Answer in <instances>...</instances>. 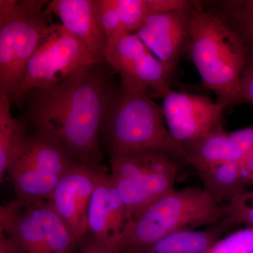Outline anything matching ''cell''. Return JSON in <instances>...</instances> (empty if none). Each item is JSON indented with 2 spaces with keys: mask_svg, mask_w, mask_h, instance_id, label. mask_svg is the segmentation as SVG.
Returning <instances> with one entry per match:
<instances>
[{
  "mask_svg": "<svg viewBox=\"0 0 253 253\" xmlns=\"http://www.w3.org/2000/svg\"><path fill=\"white\" fill-rule=\"evenodd\" d=\"M104 62L75 73L54 87L27 96L31 100L30 121L36 130L57 141L79 163L99 170L101 126L118 89L104 72Z\"/></svg>",
  "mask_w": 253,
  "mask_h": 253,
  "instance_id": "6da1fadb",
  "label": "cell"
},
{
  "mask_svg": "<svg viewBox=\"0 0 253 253\" xmlns=\"http://www.w3.org/2000/svg\"><path fill=\"white\" fill-rule=\"evenodd\" d=\"M186 55L217 102L227 108L246 103L241 81L249 51L235 32L201 1L193 2Z\"/></svg>",
  "mask_w": 253,
  "mask_h": 253,
  "instance_id": "7a4b0ae2",
  "label": "cell"
},
{
  "mask_svg": "<svg viewBox=\"0 0 253 253\" xmlns=\"http://www.w3.org/2000/svg\"><path fill=\"white\" fill-rule=\"evenodd\" d=\"M228 215L227 205L216 202L204 188L174 189L126 221L108 248L112 253L133 252L179 231L214 225Z\"/></svg>",
  "mask_w": 253,
  "mask_h": 253,
  "instance_id": "3957f363",
  "label": "cell"
},
{
  "mask_svg": "<svg viewBox=\"0 0 253 253\" xmlns=\"http://www.w3.org/2000/svg\"><path fill=\"white\" fill-rule=\"evenodd\" d=\"M101 134L110 156L148 151L166 155L179 164H189L184 148L168 130L162 106L148 92L118 88L105 114Z\"/></svg>",
  "mask_w": 253,
  "mask_h": 253,
  "instance_id": "277c9868",
  "label": "cell"
},
{
  "mask_svg": "<svg viewBox=\"0 0 253 253\" xmlns=\"http://www.w3.org/2000/svg\"><path fill=\"white\" fill-rule=\"evenodd\" d=\"M42 0L0 1V91L14 95L51 23Z\"/></svg>",
  "mask_w": 253,
  "mask_h": 253,
  "instance_id": "5b68a950",
  "label": "cell"
},
{
  "mask_svg": "<svg viewBox=\"0 0 253 253\" xmlns=\"http://www.w3.org/2000/svg\"><path fill=\"white\" fill-rule=\"evenodd\" d=\"M0 234L14 253H78L79 243L56 214L49 200L18 201L0 208Z\"/></svg>",
  "mask_w": 253,
  "mask_h": 253,
  "instance_id": "8992f818",
  "label": "cell"
},
{
  "mask_svg": "<svg viewBox=\"0 0 253 253\" xmlns=\"http://www.w3.org/2000/svg\"><path fill=\"white\" fill-rule=\"evenodd\" d=\"M111 179L127 221L174 189L179 163L166 155L134 151L110 156Z\"/></svg>",
  "mask_w": 253,
  "mask_h": 253,
  "instance_id": "52a82bcc",
  "label": "cell"
},
{
  "mask_svg": "<svg viewBox=\"0 0 253 253\" xmlns=\"http://www.w3.org/2000/svg\"><path fill=\"white\" fill-rule=\"evenodd\" d=\"M64 147L41 131L28 136L8 169L16 201L49 200L55 188L77 162Z\"/></svg>",
  "mask_w": 253,
  "mask_h": 253,
  "instance_id": "ba28073f",
  "label": "cell"
},
{
  "mask_svg": "<svg viewBox=\"0 0 253 253\" xmlns=\"http://www.w3.org/2000/svg\"><path fill=\"white\" fill-rule=\"evenodd\" d=\"M101 62L63 25L52 23L11 99L21 104L30 93L54 87L75 73Z\"/></svg>",
  "mask_w": 253,
  "mask_h": 253,
  "instance_id": "9c48e42d",
  "label": "cell"
},
{
  "mask_svg": "<svg viewBox=\"0 0 253 253\" xmlns=\"http://www.w3.org/2000/svg\"><path fill=\"white\" fill-rule=\"evenodd\" d=\"M104 60L119 75L123 90L163 98L172 89V75L134 33L108 41Z\"/></svg>",
  "mask_w": 253,
  "mask_h": 253,
  "instance_id": "30bf717a",
  "label": "cell"
},
{
  "mask_svg": "<svg viewBox=\"0 0 253 253\" xmlns=\"http://www.w3.org/2000/svg\"><path fill=\"white\" fill-rule=\"evenodd\" d=\"M163 99L168 130L181 146L224 128V113L227 107L207 95L171 89Z\"/></svg>",
  "mask_w": 253,
  "mask_h": 253,
  "instance_id": "8fae6325",
  "label": "cell"
},
{
  "mask_svg": "<svg viewBox=\"0 0 253 253\" xmlns=\"http://www.w3.org/2000/svg\"><path fill=\"white\" fill-rule=\"evenodd\" d=\"M193 2L186 1L174 11L150 15L134 33L172 76L186 55Z\"/></svg>",
  "mask_w": 253,
  "mask_h": 253,
  "instance_id": "7c38bea8",
  "label": "cell"
},
{
  "mask_svg": "<svg viewBox=\"0 0 253 253\" xmlns=\"http://www.w3.org/2000/svg\"><path fill=\"white\" fill-rule=\"evenodd\" d=\"M101 172L76 163L61 178L49 200L79 244L89 234L88 209Z\"/></svg>",
  "mask_w": 253,
  "mask_h": 253,
  "instance_id": "4fadbf2b",
  "label": "cell"
},
{
  "mask_svg": "<svg viewBox=\"0 0 253 253\" xmlns=\"http://www.w3.org/2000/svg\"><path fill=\"white\" fill-rule=\"evenodd\" d=\"M89 233L109 247L127 221L126 206L111 176L101 172L87 213Z\"/></svg>",
  "mask_w": 253,
  "mask_h": 253,
  "instance_id": "5bb4252c",
  "label": "cell"
},
{
  "mask_svg": "<svg viewBox=\"0 0 253 253\" xmlns=\"http://www.w3.org/2000/svg\"><path fill=\"white\" fill-rule=\"evenodd\" d=\"M61 25L81 42L91 55L105 61L108 41L100 26L92 0H53L46 6Z\"/></svg>",
  "mask_w": 253,
  "mask_h": 253,
  "instance_id": "9a60e30c",
  "label": "cell"
},
{
  "mask_svg": "<svg viewBox=\"0 0 253 253\" xmlns=\"http://www.w3.org/2000/svg\"><path fill=\"white\" fill-rule=\"evenodd\" d=\"M233 226L234 224L225 219L204 230L178 231L148 247L129 253H204Z\"/></svg>",
  "mask_w": 253,
  "mask_h": 253,
  "instance_id": "2e32d148",
  "label": "cell"
},
{
  "mask_svg": "<svg viewBox=\"0 0 253 253\" xmlns=\"http://www.w3.org/2000/svg\"><path fill=\"white\" fill-rule=\"evenodd\" d=\"M204 189L216 202H229L246 191L249 185L245 178L242 163L236 161L221 163L198 169Z\"/></svg>",
  "mask_w": 253,
  "mask_h": 253,
  "instance_id": "e0dca14e",
  "label": "cell"
},
{
  "mask_svg": "<svg viewBox=\"0 0 253 253\" xmlns=\"http://www.w3.org/2000/svg\"><path fill=\"white\" fill-rule=\"evenodd\" d=\"M182 146L189 164L196 170L229 161L238 162L230 134L224 128L211 131Z\"/></svg>",
  "mask_w": 253,
  "mask_h": 253,
  "instance_id": "ac0fdd59",
  "label": "cell"
},
{
  "mask_svg": "<svg viewBox=\"0 0 253 253\" xmlns=\"http://www.w3.org/2000/svg\"><path fill=\"white\" fill-rule=\"evenodd\" d=\"M10 98L0 91V178L2 180L10 165L27 139L26 123L13 117Z\"/></svg>",
  "mask_w": 253,
  "mask_h": 253,
  "instance_id": "d6986e66",
  "label": "cell"
},
{
  "mask_svg": "<svg viewBox=\"0 0 253 253\" xmlns=\"http://www.w3.org/2000/svg\"><path fill=\"white\" fill-rule=\"evenodd\" d=\"M212 4L209 9L240 37L249 55H253V0L221 1Z\"/></svg>",
  "mask_w": 253,
  "mask_h": 253,
  "instance_id": "ffe728a7",
  "label": "cell"
},
{
  "mask_svg": "<svg viewBox=\"0 0 253 253\" xmlns=\"http://www.w3.org/2000/svg\"><path fill=\"white\" fill-rule=\"evenodd\" d=\"M126 33H135L152 14L149 0H113Z\"/></svg>",
  "mask_w": 253,
  "mask_h": 253,
  "instance_id": "44dd1931",
  "label": "cell"
},
{
  "mask_svg": "<svg viewBox=\"0 0 253 253\" xmlns=\"http://www.w3.org/2000/svg\"><path fill=\"white\" fill-rule=\"evenodd\" d=\"M204 253H253V226L221 238Z\"/></svg>",
  "mask_w": 253,
  "mask_h": 253,
  "instance_id": "7402d4cb",
  "label": "cell"
},
{
  "mask_svg": "<svg viewBox=\"0 0 253 253\" xmlns=\"http://www.w3.org/2000/svg\"><path fill=\"white\" fill-rule=\"evenodd\" d=\"M98 21L107 41L116 39L125 34L121 18L115 8L113 0H93Z\"/></svg>",
  "mask_w": 253,
  "mask_h": 253,
  "instance_id": "603a6c76",
  "label": "cell"
},
{
  "mask_svg": "<svg viewBox=\"0 0 253 253\" xmlns=\"http://www.w3.org/2000/svg\"><path fill=\"white\" fill-rule=\"evenodd\" d=\"M229 215L226 219L236 226L247 224L253 226V191H243L227 204Z\"/></svg>",
  "mask_w": 253,
  "mask_h": 253,
  "instance_id": "cb8c5ba5",
  "label": "cell"
},
{
  "mask_svg": "<svg viewBox=\"0 0 253 253\" xmlns=\"http://www.w3.org/2000/svg\"><path fill=\"white\" fill-rule=\"evenodd\" d=\"M241 91L246 102L253 106V55H249L241 81Z\"/></svg>",
  "mask_w": 253,
  "mask_h": 253,
  "instance_id": "d4e9b609",
  "label": "cell"
},
{
  "mask_svg": "<svg viewBox=\"0 0 253 253\" xmlns=\"http://www.w3.org/2000/svg\"><path fill=\"white\" fill-rule=\"evenodd\" d=\"M79 246L78 253H112L109 248L95 239L89 233L80 243Z\"/></svg>",
  "mask_w": 253,
  "mask_h": 253,
  "instance_id": "484cf974",
  "label": "cell"
},
{
  "mask_svg": "<svg viewBox=\"0 0 253 253\" xmlns=\"http://www.w3.org/2000/svg\"><path fill=\"white\" fill-rule=\"evenodd\" d=\"M242 168L248 184L253 186V149L243 162Z\"/></svg>",
  "mask_w": 253,
  "mask_h": 253,
  "instance_id": "4316f807",
  "label": "cell"
},
{
  "mask_svg": "<svg viewBox=\"0 0 253 253\" xmlns=\"http://www.w3.org/2000/svg\"><path fill=\"white\" fill-rule=\"evenodd\" d=\"M0 253H14L9 240L4 234H0Z\"/></svg>",
  "mask_w": 253,
  "mask_h": 253,
  "instance_id": "83f0119b",
  "label": "cell"
},
{
  "mask_svg": "<svg viewBox=\"0 0 253 253\" xmlns=\"http://www.w3.org/2000/svg\"></svg>",
  "mask_w": 253,
  "mask_h": 253,
  "instance_id": "f1b7e54d",
  "label": "cell"
}]
</instances>
